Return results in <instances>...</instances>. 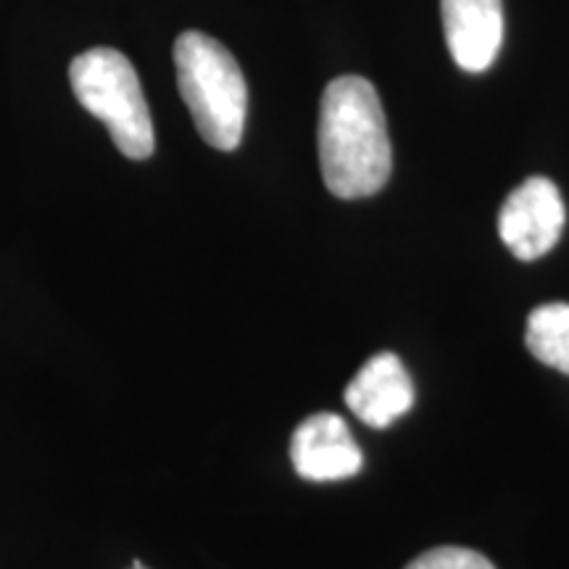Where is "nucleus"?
<instances>
[{"label": "nucleus", "instance_id": "f257e3e1", "mask_svg": "<svg viewBox=\"0 0 569 569\" xmlns=\"http://www.w3.org/2000/svg\"><path fill=\"white\" fill-rule=\"evenodd\" d=\"M319 167L332 196L353 201L380 193L390 180L386 111L375 84L365 77H338L319 103Z\"/></svg>", "mask_w": 569, "mask_h": 569}, {"label": "nucleus", "instance_id": "f03ea898", "mask_svg": "<svg viewBox=\"0 0 569 569\" xmlns=\"http://www.w3.org/2000/svg\"><path fill=\"white\" fill-rule=\"evenodd\" d=\"M174 69L201 138L217 151H234L248 117V84L234 56L219 40L190 30L174 42Z\"/></svg>", "mask_w": 569, "mask_h": 569}, {"label": "nucleus", "instance_id": "7ed1b4c3", "mask_svg": "<svg viewBox=\"0 0 569 569\" xmlns=\"http://www.w3.org/2000/svg\"><path fill=\"white\" fill-rule=\"evenodd\" d=\"M77 101L109 127L119 153L142 161L153 153V122L142 96L138 71L124 53L113 48H90L69 67Z\"/></svg>", "mask_w": 569, "mask_h": 569}, {"label": "nucleus", "instance_id": "20e7f679", "mask_svg": "<svg viewBox=\"0 0 569 569\" xmlns=\"http://www.w3.org/2000/svg\"><path fill=\"white\" fill-rule=\"evenodd\" d=\"M567 209L559 188L546 177H530L511 190L498 213V232L517 259L536 261L559 243Z\"/></svg>", "mask_w": 569, "mask_h": 569}, {"label": "nucleus", "instance_id": "39448f33", "mask_svg": "<svg viewBox=\"0 0 569 569\" xmlns=\"http://www.w3.org/2000/svg\"><path fill=\"white\" fill-rule=\"evenodd\" d=\"M290 461L303 480L336 482L359 475L365 457L346 419L319 411L296 427L290 438Z\"/></svg>", "mask_w": 569, "mask_h": 569}, {"label": "nucleus", "instance_id": "423d86ee", "mask_svg": "<svg viewBox=\"0 0 569 569\" xmlns=\"http://www.w3.org/2000/svg\"><path fill=\"white\" fill-rule=\"evenodd\" d=\"M448 51L465 71L490 69L503 42L501 0H440Z\"/></svg>", "mask_w": 569, "mask_h": 569}, {"label": "nucleus", "instance_id": "0eeeda50", "mask_svg": "<svg viewBox=\"0 0 569 569\" xmlns=\"http://www.w3.org/2000/svg\"><path fill=\"white\" fill-rule=\"evenodd\" d=\"M346 403L369 427H388L415 407V382L396 353H377L348 382Z\"/></svg>", "mask_w": 569, "mask_h": 569}, {"label": "nucleus", "instance_id": "6e6552de", "mask_svg": "<svg viewBox=\"0 0 569 569\" xmlns=\"http://www.w3.org/2000/svg\"><path fill=\"white\" fill-rule=\"evenodd\" d=\"M525 343L540 365L569 375V303L538 306L528 317Z\"/></svg>", "mask_w": 569, "mask_h": 569}, {"label": "nucleus", "instance_id": "1a4fd4ad", "mask_svg": "<svg viewBox=\"0 0 569 569\" xmlns=\"http://www.w3.org/2000/svg\"><path fill=\"white\" fill-rule=\"evenodd\" d=\"M407 569H496L493 561L478 551L457 549V546H443L419 553Z\"/></svg>", "mask_w": 569, "mask_h": 569}, {"label": "nucleus", "instance_id": "9d476101", "mask_svg": "<svg viewBox=\"0 0 569 569\" xmlns=\"http://www.w3.org/2000/svg\"><path fill=\"white\" fill-rule=\"evenodd\" d=\"M130 569H146V567H142V565H140V561H138V559H134V561H132V567H130Z\"/></svg>", "mask_w": 569, "mask_h": 569}]
</instances>
